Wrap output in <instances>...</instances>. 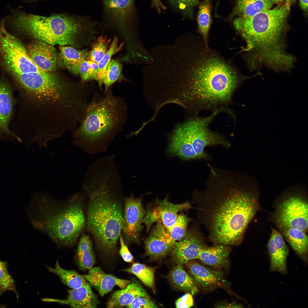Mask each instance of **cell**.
I'll return each instance as SVG.
<instances>
[{
  "label": "cell",
  "instance_id": "9a60e30c",
  "mask_svg": "<svg viewBox=\"0 0 308 308\" xmlns=\"http://www.w3.org/2000/svg\"><path fill=\"white\" fill-rule=\"evenodd\" d=\"M205 245L198 234L191 230L176 242L172 247L171 254L177 264L182 265L188 261L198 259L200 250Z\"/></svg>",
  "mask_w": 308,
  "mask_h": 308
},
{
  "label": "cell",
  "instance_id": "30bf717a",
  "mask_svg": "<svg viewBox=\"0 0 308 308\" xmlns=\"http://www.w3.org/2000/svg\"><path fill=\"white\" fill-rule=\"evenodd\" d=\"M142 199L141 196L135 198L132 194L124 198L121 235L127 246L139 242L142 224L146 213Z\"/></svg>",
  "mask_w": 308,
  "mask_h": 308
},
{
  "label": "cell",
  "instance_id": "ab89813d",
  "mask_svg": "<svg viewBox=\"0 0 308 308\" xmlns=\"http://www.w3.org/2000/svg\"><path fill=\"white\" fill-rule=\"evenodd\" d=\"M119 242L120 245L119 254L123 260L127 262H131L133 260V258L127 246L125 244L121 234L119 237Z\"/></svg>",
  "mask_w": 308,
  "mask_h": 308
},
{
  "label": "cell",
  "instance_id": "ba28073f",
  "mask_svg": "<svg viewBox=\"0 0 308 308\" xmlns=\"http://www.w3.org/2000/svg\"><path fill=\"white\" fill-rule=\"evenodd\" d=\"M306 187L291 186L281 196L274 214V221L281 230L289 228L308 230V205Z\"/></svg>",
  "mask_w": 308,
  "mask_h": 308
},
{
  "label": "cell",
  "instance_id": "52a82bcc",
  "mask_svg": "<svg viewBox=\"0 0 308 308\" xmlns=\"http://www.w3.org/2000/svg\"><path fill=\"white\" fill-rule=\"evenodd\" d=\"M7 18L17 31L53 46H72L81 32L94 27L86 17L66 14L46 17L16 11Z\"/></svg>",
  "mask_w": 308,
  "mask_h": 308
},
{
  "label": "cell",
  "instance_id": "d6a6232c",
  "mask_svg": "<svg viewBox=\"0 0 308 308\" xmlns=\"http://www.w3.org/2000/svg\"><path fill=\"white\" fill-rule=\"evenodd\" d=\"M111 41L110 39L103 35L98 37L92 44L86 59L97 64L108 51Z\"/></svg>",
  "mask_w": 308,
  "mask_h": 308
},
{
  "label": "cell",
  "instance_id": "f546056e",
  "mask_svg": "<svg viewBox=\"0 0 308 308\" xmlns=\"http://www.w3.org/2000/svg\"><path fill=\"white\" fill-rule=\"evenodd\" d=\"M118 41V37L117 36L114 37L108 51L97 63L98 72L95 80L98 82L100 90H102L103 80L106 69L112 56L120 51L123 46L124 42H122L119 45Z\"/></svg>",
  "mask_w": 308,
  "mask_h": 308
},
{
  "label": "cell",
  "instance_id": "d4e9b609",
  "mask_svg": "<svg viewBox=\"0 0 308 308\" xmlns=\"http://www.w3.org/2000/svg\"><path fill=\"white\" fill-rule=\"evenodd\" d=\"M283 236L297 256L305 265L308 262V238L306 233L295 228L281 230Z\"/></svg>",
  "mask_w": 308,
  "mask_h": 308
},
{
  "label": "cell",
  "instance_id": "83f0119b",
  "mask_svg": "<svg viewBox=\"0 0 308 308\" xmlns=\"http://www.w3.org/2000/svg\"><path fill=\"white\" fill-rule=\"evenodd\" d=\"M50 272L57 275L61 281L72 289L80 287L87 282L85 277L74 270H67L62 268L57 260L54 268L46 266Z\"/></svg>",
  "mask_w": 308,
  "mask_h": 308
},
{
  "label": "cell",
  "instance_id": "6da1fadb",
  "mask_svg": "<svg viewBox=\"0 0 308 308\" xmlns=\"http://www.w3.org/2000/svg\"><path fill=\"white\" fill-rule=\"evenodd\" d=\"M183 58L182 73L177 74L174 82L175 104L192 116L206 110L231 114L234 94L249 77L240 75L203 43H192Z\"/></svg>",
  "mask_w": 308,
  "mask_h": 308
},
{
  "label": "cell",
  "instance_id": "f35d334b",
  "mask_svg": "<svg viewBox=\"0 0 308 308\" xmlns=\"http://www.w3.org/2000/svg\"><path fill=\"white\" fill-rule=\"evenodd\" d=\"M192 295L187 293L178 299L175 302L176 308H190L193 306L194 302Z\"/></svg>",
  "mask_w": 308,
  "mask_h": 308
},
{
  "label": "cell",
  "instance_id": "1f68e13d",
  "mask_svg": "<svg viewBox=\"0 0 308 308\" xmlns=\"http://www.w3.org/2000/svg\"><path fill=\"white\" fill-rule=\"evenodd\" d=\"M122 69V65L118 59H111L107 67L103 80L104 92L107 91L116 82L123 79Z\"/></svg>",
  "mask_w": 308,
  "mask_h": 308
},
{
  "label": "cell",
  "instance_id": "836d02e7",
  "mask_svg": "<svg viewBox=\"0 0 308 308\" xmlns=\"http://www.w3.org/2000/svg\"><path fill=\"white\" fill-rule=\"evenodd\" d=\"M190 221V219L187 215L181 213L178 215L173 225L168 230L172 238L176 242L182 239L185 236Z\"/></svg>",
  "mask_w": 308,
  "mask_h": 308
},
{
  "label": "cell",
  "instance_id": "b9f144b4",
  "mask_svg": "<svg viewBox=\"0 0 308 308\" xmlns=\"http://www.w3.org/2000/svg\"><path fill=\"white\" fill-rule=\"evenodd\" d=\"M299 3L301 9L304 11H307L308 0H299Z\"/></svg>",
  "mask_w": 308,
  "mask_h": 308
},
{
  "label": "cell",
  "instance_id": "bcb514c9",
  "mask_svg": "<svg viewBox=\"0 0 308 308\" xmlns=\"http://www.w3.org/2000/svg\"></svg>",
  "mask_w": 308,
  "mask_h": 308
},
{
  "label": "cell",
  "instance_id": "3957f363",
  "mask_svg": "<svg viewBox=\"0 0 308 308\" xmlns=\"http://www.w3.org/2000/svg\"><path fill=\"white\" fill-rule=\"evenodd\" d=\"M290 11L284 3L251 17L233 19L234 27L246 43L243 51L250 69L264 66L278 72L292 64L294 57L286 51Z\"/></svg>",
  "mask_w": 308,
  "mask_h": 308
},
{
  "label": "cell",
  "instance_id": "44dd1931",
  "mask_svg": "<svg viewBox=\"0 0 308 308\" xmlns=\"http://www.w3.org/2000/svg\"><path fill=\"white\" fill-rule=\"evenodd\" d=\"M148 296L141 284L134 280L125 288L116 291L112 294L107 302V307H126L136 298Z\"/></svg>",
  "mask_w": 308,
  "mask_h": 308
},
{
  "label": "cell",
  "instance_id": "8fae6325",
  "mask_svg": "<svg viewBox=\"0 0 308 308\" xmlns=\"http://www.w3.org/2000/svg\"><path fill=\"white\" fill-rule=\"evenodd\" d=\"M168 197L163 200L157 199L148 208L143 221L147 230L153 223L160 220L168 230L175 222L179 212L191 208L188 202L174 204L168 201Z\"/></svg>",
  "mask_w": 308,
  "mask_h": 308
},
{
  "label": "cell",
  "instance_id": "5b68a950",
  "mask_svg": "<svg viewBox=\"0 0 308 308\" xmlns=\"http://www.w3.org/2000/svg\"><path fill=\"white\" fill-rule=\"evenodd\" d=\"M31 221L33 226L59 246H74L86 228L84 191L76 192L63 200L39 191L34 194Z\"/></svg>",
  "mask_w": 308,
  "mask_h": 308
},
{
  "label": "cell",
  "instance_id": "e575fe53",
  "mask_svg": "<svg viewBox=\"0 0 308 308\" xmlns=\"http://www.w3.org/2000/svg\"><path fill=\"white\" fill-rule=\"evenodd\" d=\"M10 290L17 293L14 281L8 271L7 263L0 261V295Z\"/></svg>",
  "mask_w": 308,
  "mask_h": 308
},
{
  "label": "cell",
  "instance_id": "7402d4cb",
  "mask_svg": "<svg viewBox=\"0 0 308 308\" xmlns=\"http://www.w3.org/2000/svg\"><path fill=\"white\" fill-rule=\"evenodd\" d=\"M13 104L11 87L6 80L2 79L0 80V131L16 137L8 127Z\"/></svg>",
  "mask_w": 308,
  "mask_h": 308
},
{
  "label": "cell",
  "instance_id": "7c38bea8",
  "mask_svg": "<svg viewBox=\"0 0 308 308\" xmlns=\"http://www.w3.org/2000/svg\"><path fill=\"white\" fill-rule=\"evenodd\" d=\"M185 264L198 286L205 290L227 289L228 283L221 271L212 270L193 260Z\"/></svg>",
  "mask_w": 308,
  "mask_h": 308
},
{
  "label": "cell",
  "instance_id": "ac0fdd59",
  "mask_svg": "<svg viewBox=\"0 0 308 308\" xmlns=\"http://www.w3.org/2000/svg\"><path fill=\"white\" fill-rule=\"evenodd\" d=\"M84 276L102 297L110 292L115 286L123 289L131 282L106 273L99 267H93Z\"/></svg>",
  "mask_w": 308,
  "mask_h": 308
},
{
  "label": "cell",
  "instance_id": "2e32d148",
  "mask_svg": "<svg viewBox=\"0 0 308 308\" xmlns=\"http://www.w3.org/2000/svg\"><path fill=\"white\" fill-rule=\"evenodd\" d=\"M267 246L270 261L269 271L287 274L286 260L289 254V249L282 234L274 228L271 229Z\"/></svg>",
  "mask_w": 308,
  "mask_h": 308
},
{
  "label": "cell",
  "instance_id": "7bdbcfd3",
  "mask_svg": "<svg viewBox=\"0 0 308 308\" xmlns=\"http://www.w3.org/2000/svg\"><path fill=\"white\" fill-rule=\"evenodd\" d=\"M285 3L287 5L288 8L290 9V7L291 5L294 4L296 1V0H285Z\"/></svg>",
  "mask_w": 308,
  "mask_h": 308
},
{
  "label": "cell",
  "instance_id": "277c9868",
  "mask_svg": "<svg viewBox=\"0 0 308 308\" xmlns=\"http://www.w3.org/2000/svg\"><path fill=\"white\" fill-rule=\"evenodd\" d=\"M239 186H218L205 197L203 209L212 242L238 245L259 208L257 180L246 176Z\"/></svg>",
  "mask_w": 308,
  "mask_h": 308
},
{
  "label": "cell",
  "instance_id": "f6af8a7d",
  "mask_svg": "<svg viewBox=\"0 0 308 308\" xmlns=\"http://www.w3.org/2000/svg\"><path fill=\"white\" fill-rule=\"evenodd\" d=\"M278 0V1H279V4H281L283 2V1H284L285 0Z\"/></svg>",
  "mask_w": 308,
  "mask_h": 308
},
{
  "label": "cell",
  "instance_id": "603a6c76",
  "mask_svg": "<svg viewBox=\"0 0 308 308\" xmlns=\"http://www.w3.org/2000/svg\"><path fill=\"white\" fill-rule=\"evenodd\" d=\"M274 4L271 0H236L230 19L253 16L271 9Z\"/></svg>",
  "mask_w": 308,
  "mask_h": 308
},
{
  "label": "cell",
  "instance_id": "ffe728a7",
  "mask_svg": "<svg viewBox=\"0 0 308 308\" xmlns=\"http://www.w3.org/2000/svg\"><path fill=\"white\" fill-rule=\"evenodd\" d=\"M230 246L216 244L210 247L204 245L200 250L198 259L204 264L215 268H226L229 264Z\"/></svg>",
  "mask_w": 308,
  "mask_h": 308
},
{
  "label": "cell",
  "instance_id": "60d3db41",
  "mask_svg": "<svg viewBox=\"0 0 308 308\" xmlns=\"http://www.w3.org/2000/svg\"><path fill=\"white\" fill-rule=\"evenodd\" d=\"M152 4L159 13H160L162 10L166 9V7L163 4L160 0H151Z\"/></svg>",
  "mask_w": 308,
  "mask_h": 308
},
{
  "label": "cell",
  "instance_id": "74e56055",
  "mask_svg": "<svg viewBox=\"0 0 308 308\" xmlns=\"http://www.w3.org/2000/svg\"><path fill=\"white\" fill-rule=\"evenodd\" d=\"M158 306L149 296L136 298L127 308H157Z\"/></svg>",
  "mask_w": 308,
  "mask_h": 308
},
{
  "label": "cell",
  "instance_id": "8d00e7d4",
  "mask_svg": "<svg viewBox=\"0 0 308 308\" xmlns=\"http://www.w3.org/2000/svg\"><path fill=\"white\" fill-rule=\"evenodd\" d=\"M171 5L182 13L188 17L193 16L194 8L199 0H168Z\"/></svg>",
  "mask_w": 308,
  "mask_h": 308
},
{
  "label": "cell",
  "instance_id": "d590c367",
  "mask_svg": "<svg viewBox=\"0 0 308 308\" xmlns=\"http://www.w3.org/2000/svg\"><path fill=\"white\" fill-rule=\"evenodd\" d=\"M98 69L97 63L86 59L84 60L80 66L79 70L81 82L96 80Z\"/></svg>",
  "mask_w": 308,
  "mask_h": 308
},
{
  "label": "cell",
  "instance_id": "7a4b0ae2",
  "mask_svg": "<svg viewBox=\"0 0 308 308\" xmlns=\"http://www.w3.org/2000/svg\"><path fill=\"white\" fill-rule=\"evenodd\" d=\"M85 195L86 228L97 247L106 253L117 249L124 206L123 184L116 162H92L82 182Z\"/></svg>",
  "mask_w": 308,
  "mask_h": 308
},
{
  "label": "cell",
  "instance_id": "9c48e42d",
  "mask_svg": "<svg viewBox=\"0 0 308 308\" xmlns=\"http://www.w3.org/2000/svg\"><path fill=\"white\" fill-rule=\"evenodd\" d=\"M219 113L214 112L208 116L201 117L198 115L192 116L180 123L191 143L198 159L208 157L204 151L206 146L220 145L228 147L230 145L223 136L212 131L209 127L214 118Z\"/></svg>",
  "mask_w": 308,
  "mask_h": 308
},
{
  "label": "cell",
  "instance_id": "5bb4252c",
  "mask_svg": "<svg viewBox=\"0 0 308 308\" xmlns=\"http://www.w3.org/2000/svg\"><path fill=\"white\" fill-rule=\"evenodd\" d=\"M145 240L146 254L151 259L157 260L165 256L176 242L160 220Z\"/></svg>",
  "mask_w": 308,
  "mask_h": 308
},
{
  "label": "cell",
  "instance_id": "4316f807",
  "mask_svg": "<svg viewBox=\"0 0 308 308\" xmlns=\"http://www.w3.org/2000/svg\"><path fill=\"white\" fill-rule=\"evenodd\" d=\"M59 48L64 65L73 74L79 75L80 66L86 59L88 50H78L70 46H60Z\"/></svg>",
  "mask_w": 308,
  "mask_h": 308
},
{
  "label": "cell",
  "instance_id": "ee69618b",
  "mask_svg": "<svg viewBox=\"0 0 308 308\" xmlns=\"http://www.w3.org/2000/svg\"><path fill=\"white\" fill-rule=\"evenodd\" d=\"M274 3L279 4V2L278 0H271Z\"/></svg>",
  "mask_w": 308,
  "mask_h": 308
},
{
  "label": "cell",
  "instance_id": "f1b7e54d",
  "mask_svg": "<svg viewBox=\"0 0 308 308\" xmlns=\"http://www.w3.org/2000/svg\"><path fill=\"white\" fill-rule=\"evenodd\" d=\"M211 0H204L200 3L197 16L198 31L205 47L209 48V31L212 22Z\"/></svg>",
  "mask_w": 308,
  "mask_h": 308
},
{
  "label": "cell",
  "instance_id": "4fadbf2b",
  "mask_svg": "<svg viewBox=\"0 0 308 308\" xmlns=\"http://www.w3.org/2000/svg\"><path fill=\"white\" fill-rule=\"evenodd\" d=\"M29 50L33 62L45 72L55 71L63 64L60 53L45 42L37 40L29 46Z\"/></svg>",
  "mask_w": 308,
  "mask_h": 308
},
{
  "label": "cell",
  "instance_id": "484cf974",
  "mask_svg": "<svg viewBox=\"0 0 308 308\" xmlns=\"http://www.w3.org/2000/svg\"><path fill=\"white\" fill-rule=\"evenodd\" d=\"M169 279L176 288L193 295L198 291V286L193 278L185 270L182 265L177 264L171 270Z\"/></svg>",
  "mask_w": 308,
  "mask_h": 308
},
{
  "label": "cell",
  "instance_id": "d6986e66",
  "mask_svg": "<svg viewBox=\"0 0 308 308\" xmlns=\"http://www.w3.org/2000/svg\"><path fill=\"white\" fill-rule=\"evenodd\" d=\"M169 152L184 160L198 159L192 145L180 123L172 132L168 148Z\"/></svg>",
  "mask_w": 308,
  "mask_h": 308
},
{
  "label": "cell",
  "instance_id": "cb8c5ba5",
  "mask_svg": "<svg viewBox=\"0 0 308 308\" xmlns=\"http://www.w3.org/2000/svg\"><path fill=\"white\" fill-rule=\"evenodd\" d=\"M76 263L80 270H90L96 262L92 240L89 235L82 233L79 238L74 257Z\"/></svg>",
  "mask_w": 308,
  "mask_h": 308
},
{
  "label": "cell",
  "instance_id": "4dcf8cb0",
  "mask_svg": "<svg viewBox=\"0 0 308 308\" xmlns=\"http://www.w3.org/2000/svg\"><path fill=\"white\" fill-rule=\"evenodd\" d=\"M124 271L135 275L146 285L155 293L154 269L152 268L138 263H133Z\"/></svg>",
  "mask_w": 308,
  "mask_h": 308
},
{
  "label": "cell",
  "instance_id": "8992f818",
  "mask_svg": "<svg viewBox=\"0 0 308 308\" xmlns=\"http://www.w3.org/2000/svg\"><path fill=\"white\" fill-rule=\"evenodd\" d=\"M128 119L124 99L110 88L103 94L96 92L80 124L72 132V144L91 155L106 152Z\"/></svg>",
  "mask_w": 308,
  "mask_h": 308
},
{
  "label": "cell",
  "instance_id": "e0dca14e",
  "mask_svg": "<svg viewBox=\"0 0 308 308\" xmlns=\"http://www.w3.org/2000/svg\"><path fill=\"white\" fill-rule=\"evenodd\" d=\"M67 291L68 295L66 299L45 298L41 300L44 302L57 303L76 308H96L99 303L97 296L93 292L90 284L88 282L80 287Z\"/></svg>",
  "mask_w": 308,
  "mask_h": 308
}]
</instances>
